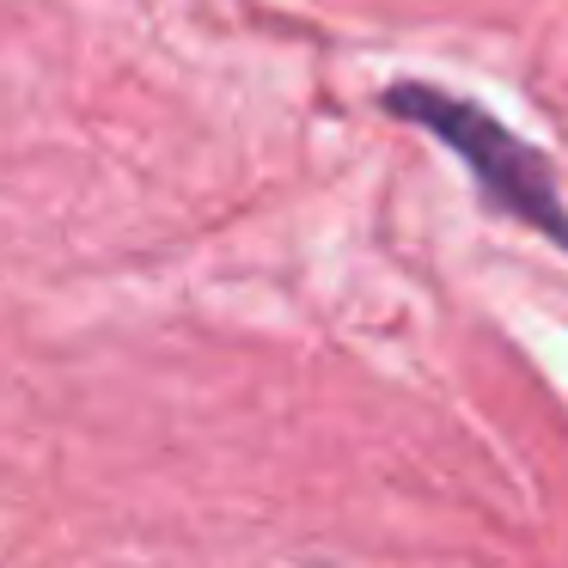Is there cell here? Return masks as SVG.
<instances>
[{"label":"cell","instance_id":"cell-1","mask_svg":"<svg viewBox=\"0 0 568 568\" xmlns=\"http://www.w3.org/2000/svg\"><path fill=\"white\" fill-rule=\"evenodd\" d=\"M385 111L416 123V129H428L440 148H453L458 160H465L477 196L489 202L495 214H507V221L544 233L556 251H568V202H562V190H556L550 160H544L531 141H519L501 116H489L470 99H453V92H440V87H422V80H397V87L385 92Z\"/></svg>","mask_w":568,"mask_h":568}]
</instances>
